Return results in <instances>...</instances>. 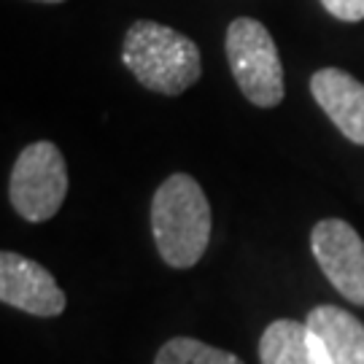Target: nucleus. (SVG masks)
<instances>
[{
  "label": "nucleus",
  "mask_w": 364,
  "mask_h": 364,
  "mask_svg": "<svg viewBox=\"0 0 364 364\" xmlns=\"http://www.w3.org/2000/svg\"><path fill=\"white\" fill-rule=\"evenodd\" d=\"M68 195V165L60 146L36 141L16 156L9 181L14 210L25 221H49L63 208Z\"/></svg>",
  "instance_id": "nucleus-4"
},
{
  "label": "nucleus",
  "mask_w": 364,
  "mask_h": 364,
  "mask_svg": "<svg viewBox=\"0 0 364 364\" xmlns=\"http://www.w3.org/2000/svg\"><path fill=\"white\" fill-rule=\"evenodd\" d=\"M0 299L9 308L41 318H54L68 305L65 291L57 287L54 275L16 251L0 254Z\"/></svg>",
  "instance_id": "nucleus-6"
},
{
  "label": "nucleus",
  "mask_w": 364,
  "mask_h": 364,
  "mask_svg": "<svg viewBox=\"0 0 364 364\" xmlns=\"http://www.w3.org/2000/svg\"><path fill=\"white\" fill-rule=\"evenodd\" d=\"M305 324L324 343L329 364H364V324L351 311L318 305L308 313Z\"/></svg>",
  "instance_id": "nucleus-8"
},
{
  "label": "nucleus",
  "mask_w": 364,
  "mask_h": 364,
  "mask_svg": "<svg viewBox=\"0 0 364 364\" xmlns=\"http://www.w3.org/2000/svg\"><path fill=\"white\" fill-rule=\"evenodd\" d=\"M321 6L340 22H362L364 19V0H321Z\"/></svg>",
  "instance_id": "nucleus-11"
},
{
  "label": "nucleus",
  "mask_w": 364,
  "mask_h": 364,
  "mask_svg": "<svg viewBox=\"0 0 364 364\" xmlns=\"http://www.w3.org/2000/svg\"><path fill=\"white\" fill-rule=\"evenodd\" d=\"M262 364H329L324 343L313 335L308 324L278 318L259 338Z\"/></svg>",
  "instance_id": "nucleus-9"
},
{
  "label": "nucleus",
  "mask_w": 364,
  "mask_h": 364,
  "mask_svg": "<svg viewBox=\"0 0 364 364\" xmlns=\"http://www.w3.org/2000/svg\"><path fill=\"white\" fill-rule=\"evenodd\" d=\"M313 100L351 144L364 146V84L340 68H321L311 78Z\"/></svg>",
  "instance_id": "nucleus-7"
},
{
  "label": "nucleus",
  "mask_w": 364,
  "mask_h": 364,
  "mask_svg": "<svg viewBox=\"0 0 364 364\" xmlns=\"http://www.w3.org/2000/svg\"><path fill=\"white\" fill-rule=\"evenodd\" d=\"M122 63L146 90L159 95H181L203 70L195 41L151 19L130 25L122 43Z\"/></svg>",
  "instance_id": "nucleus-2"
},
{
  "label": "nucleus",
  "mask_w": 364,
  "mask_h": 364,
  "mask_svg": "<svg viewBox=\"0 0 364 364\" xmlns=\"http://www.w3.org/2000/svg\"><path fill=\"white\" fill-rule=\"evenodd\" d=\"M311 251L326 281L364 308V240L348 221L324 219L313 227Z\"/></svg>",
  "instance_id": "nucleus-5"
},
{
  "label": "nucleus",
  "mask_w": 364,
  "mask_h": 364,
  "mask_svg": "<svg viewBox=\"0 0 364 364\" xmlns=\"http://www.w3.org/2000/svg\"><path fill=\"white\" fill-rule=\"evenodd\" d=\"M151 232L165 264L189 270L210 240V203L189 173H173L151 200Z\"/></svg>",
  "instance_id": "nucleus-1"
},
{
  "label": "nucleus",
  "mask_w": 364,
  "mask_h": 364,
  "mask_svg": "<svg viewBox=\"0 0 364 364\" xmlns=\"http://www.w3.org/2000/svg\"><path fill=\"white\" fill-rule=\"evenodd\" d=\"M154 364H243L240 356L195 338H173L156 351Z\"/></svg>",
  "instance_id": "nucleus-10"
},
{
  "label": "nucleus",
  "mask_w": 364,
  "mask_h": 364,
  "mask_svg": "<svg viewBox=\"0 0 364 364\" xmlns=\"http://www.w3.org/2000/svg\"><path fill=\"white\" fill-rule=\"evenodd\" d=\"M224 49L235 84L240 87L248 103L259 108H275L284 100L287 95L284 63L270 30L262 22L251 16H237L227 27Z\"/></svg>",
  "instance_id": "nucleus-3"
},
{
  "label": "nucleus",
  "mask_w": 364,
  "mask_h": 364,
  "mask_svg": "<svg viewBox=\"0 0 364 364\" xmlns=\"http://www.w3.org/2000/svg\"><path fill=\"white\" fill-rule=\"evenodd\" d=\"M36 3H65V0H36Z\"/></svg>",
  "instance_id": "nucleus-12"
}]
</instances>
